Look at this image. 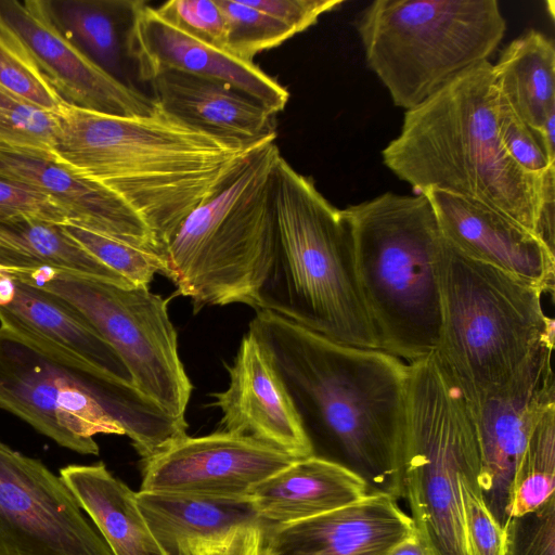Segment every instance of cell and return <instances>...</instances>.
<instances>
[{
	"instance_id": "8",
	"label": "cell",
	"mask_w": 555,
	"mask_h": 555,
	"mask_svg": "<svg viewBox=\"0 0 555 555\" xmlns=\"http://www.w3.org/2000/svg\"><path fill=\"white\" fill-rule=\"evenodd\" d=\"M403 499L429 555H472L461 482L479 475L468 403L436 350L409 363Z\"/></svg>"
},
{
	"instance_id": "5",
	"label": "cell",
	"mask_w": 555,
	"mask_h": 555,
	"mask_svg": "<svg viewBox=\"0 0 555 555\" xmlns=\"http://www.w3.org/2000/svg\"><path fill=\"white\" fill-rule=\"evenodd\" d=\"M363 304L382 351L406 363L438 347L446 238L422 194L386 192L341 209Z\"/></svg>"
},
{
	"instance_id": "41",
	"label": "cell",
	"mask_w": 555,
	"mask_h": 555,
	"mask_svg": "<svg viewBox=\"0 0 555 555\" xmlns=\"http://www.w3.org/2000/svg\"><path fill=\"white\" fill-rule=\"evenodd\" d=\"M387 555H429L416 531L396 545Z\"/></svg>"
},
{
	"instance_id": "19",
	"label": "cell",
	"mask_w": 555,
	"mask_h": 555,
	"mask_svg": "<svg viewBox=\"0 0 555 555\" xmlns=\"http://www.w3.org/2000/svg\"><path fill=\"white\" fill-rule=\"evenodd\" d=\"M0 179L46 195L67 222L157 253L152 232L132 208L52 151L0 144Z\"/></svg>"
},
{
	"instance_id": "13",
	"label": "cell",
	"mask_w": 555,
	"mask_h": 555,
	"mask_svg": "<svg viewBox=\"0 0 555 555\" xmlns=\"http://www.w3.org/2000/svg\"><path fill=\"white\" fill-rule=\"evenodd\" d=\"M0 409L80 454H99V434L125 435L81 379L1 332Z\"/></svg>"
},
{
	"instance_id": "20",
	"label": "cell",
	"mask_w": 555,
	"mask_h": 555,
	"mask_svg": "<svg viewBox=\"0 0 555 555\" xmlns=\"http://www.w3.org/2000/svg\"><path fill=\"white\" fill-rule=\"evenodd\" d=\"M228 372V388L212 393V405L222 412L219 430L257 440L296 459L313 455L284 384L249 333L243 336Z\"/></svg>"
},
{
	"instance_id": "36",
	"label": "cell",
	"mask_w": 555,
	"mask_h": 555,
	"mask_svg": "<svg viewBox=\"0 0 555 555\" xmlns=\"http://www.w3.org/2000/svg\"><path fill=\"white\" fill-rule=\"evenodd\" d=\"M464 519L472 555H502L504 527L494 518L485 503L479 475L461 482Z\"/></svg>"
},
{
	"instance_id": "10",
	"label": "cell",
	"mask_w": 555,
	"mask_h": 555,
	"mask_svg": "<svg viewBox=\"0 0 555 555\" xmlns=\"http://www.w3.org/2000/svg\"><path fill=\"white\" fill-rule=\"evenodd\" d=\"M0 332L90 387L137 452L156 449L171 434L172 417L134 387L117 352L55 295L0 273Z\"/></svg>"
},
{
	"instance_id": "37",
	"label": "cell",
	"mask_w": 555,
	"mask_h": 555,
	"mask_svg": "<svg viewBox=\"0 0 555 555\" xmlns=\"http://www.w3.org/2000/svg\"><path fill=\"white\" fill-rule=\"evenodd\" d=\"M155 9L191 35L227 50L225 21L216 0H172Z\"/></svg>"
},
{
	"instance_id": "1",
	"label": "cell",
	"mask_w": 555,
	"mask_h": 555,
	"mask_svg": "<svg viewBox=\"0 0 555 555\" xmlns=\"http://www.w3.org/2000/svg\"><path fill=\"white\" fill-rule=\"evenodd\" d=\"M247 333L284 384L313 455L352 470L370 493L403 498L409 363L333 341L259 309Z\"/></svg>"
},
{
	"instance_id": "32",
	"label": "cell",
	"mask_w": 555,
	"mask_h": 555,
	"mask_svg": "<svg viewBox=\"0 0 555 555\" xmlns=\"http://www.w3.org/2000/svg\"><path fill=\"white\" fill-rule=\"evenodd\" d=\"M65 231L90 255L133 286L149 287L163 271L160 256L147 248L66 222Z\"/></svg>"
},
{
	"instance_id": "33",
	"label": "cell",
	"mask_w": 555,
	"mask_h": 555,
	"mask_svg": "<svg viewBox=\"0 0 555 555\" xmlns=\"http://www.w3.org/2000/svg\"><path fill=\"white\" fill-rule=\"evenodd\" d=\"M55 113L48 112L0 86V144L53 152Z\"/></svg>"
},
{
	"instance_id": "30",
	"label": "cell",
	"mask_w": 555,
	"mask_h": 555,
	"mask_svg": "<svg viewBox=\"0 0 555 555\" xmlns=\"http://www.w3.org/2000/svg\"><path fill=\"white\" fill-rule=\"evenodd\" d=\"M216 3L225 21V49L241 60L254 62L258 53L275 48L296 35L248 0H216Z\"/></svg>"
},
{
	"instance_id": "24",
	"label": "cell",
	"mask_w": 555,
	"mask_h": 555,
	"mask_svg": "<svg viewBox=\"0 0 555 555\" xmlns=\"http://www.w3.org/2000/svg\"><path fill=\"white\" fill-rule=\"evenodd\" d=\"M370 493L366 482L336 462L309 456L293 462L249 493L266 524H289L351 504Z\"/></svg>"
},
{
	"instance_id": "11",
	"label": "cell",
	"mask_w": 555,
	"mask_h": 555,
	"mask_svg": "<svg viewBox=\"0 0 555 555\" xmlns=\"http://www.w3.org/2000/svg\"><path fill=\"white\" fill-rule=\"evenodd\" d=\"M0 273L51 293L78 311L120 357L134 387L165 413L186 422L192 384L180 360L168 299L149 287L119 286L50 268Z\"/></svg>"
},
{
	"instance_id": "4",
	"label": "cell",
	"mask_w": 555,
	"mask_h": 555,
	"mask_svg": "<svg viewBox=\"0 0 555 555\" xmlns=\"http://www.w3.org/2000/svg\"><path fill=\"white\" fill-rule=\"evenodd\" d=\"M273 193L276 240L253 308L336 343L380 350L358 285L343 210L282 155Z\"/></svg>"
},
{
	"instance_id": "23",
	"label": "cell",
	"mask_w": 555,
	"mask_h": 555,
	"mask_svg": "<svg viewBox=\"0 0 555 555\" xmlns=\"http://www.w3.org/2000/svg\"><path fill=\"white\" fill-rule=\"evenodd\" d=\"M135 500L164 555H199L235 529L264 522L249 496L139 491Z\"/></svg>"
},
{
	"instance_id": "39",
	"label": "cell",
	"mask_w": 555,
	"mask_h": 555,
	"mask_svg": "<svg viewBox=\"0 0 555 555\" xmlns=\"http://www.w3.org/2000/svg\"><path fill=\"white\" fill-rule=\"evenodd\" d=\"M251 5L274 16L295 34L314 25L319 17L339 7L343 0H248Z\"/></svg>"
},
{
	"instance_id": "12",
	"label": "cell",
	"mask_w": 555,
	"mask_h": 555,
	"mask_svg": "<svg viewBox=\"0 0 555 555\" xmlns=\"http://www.w3.org/2000/svg\"><path fill=\"white\" fill-rule=\"evenodd\" d=\"M0 555H114L60 475L1 440Z\"/></svg>"
},
{
	"instance_id": "18",
	"label": "cell",
	"mask_w": 555,
	"mask_h": 555,
	"mask_svg": "<svg viewBox=\"0 0 555 555\" xmlns=\"http://www.w3.org/2000/svg\"><path fill=\"white\" fill-rule=\"evenodd\" d=\"M420 193L457 251L553 293L555 253L538 234L477 201L434 188Z\"/></svg>"
},
{
	"instance_id": "22",
	"label": "cell",
	"mask_w": 555,
	"mask_h": 555,
	"mask_svg": "<svg viewBox=\"0 0 555 555\" xmlns=\"http://www.w3.org/2000/svg\"><path fill=\"white\" fill-rule=\"evenodd\" d=\"M150 83L158 106L210 134L246 144L276 137L275 115L222 81L166 72Z\"/></svg>"
},
{
	"instance_id": "38",
	"label": "cell",
	"mask_w": 555,
	"mask_h": 555,
	"mask_svg": "<svg viewBox=\"0 0 555 555\" xmlns=\"http://www.w3.org/2000/svg\"><path fill=\"white\" fill-rule=\"evenodd\" d=\"M27 216L64 224L68 221L64 210L49 197L0 179V217Z\"/></svg>"
},
{
	"instance_id": "9",
	"label": "cell",
	"mask_w": 555,
	"mask_h": 555,
	"mask_svg": "<svg viewBox=\"0 0 555 555\" xmlns=\"http://www.w3.org/2000/svg\"><path fill=\"white\" fill-rule=\"evenodd\" d=\"M357 30L367 66L409 111L488 61L506 23L496 0H376Z\"/></svg>"
},
{
	"instance_id": "40",
	"label": "cell",
	"mask_w": 555,
	"mask_h": 555,
	"mask_svg": "<svg viewBox=\"0 0 555 555\" xmlns=\"http://www.w3.org/2000/svg\"><path fill=\"white\" fill-rule=\"evenodd\" d=\"M264 526L266 522L240 527L199 555H261Z\"/></svg>"
},
{
	"instance_id": "29",
	"label": "cell",
	"mask_w": 555,
	"mask_h": 555,
	"mask_svg": "<svg viewBox=\"0 0 555 555\" xmlns=\"http://www.w3.org/2000/svg\"><path fill=\"white\" fill-rule=\"evenodd\" d=\"M555 494V404L534 425L515 469L507 518L529 513Z\"/></svg>"
},
{
	"instance_id": "25",
	"label": "cell",
	"mask_w": 555,
	"mask_h": 555,
	"mask_svg": "<svg viewBox=\"0 0 555 555\" xmlns=\"http://www.w3.org/2000/svg\"><path fill=\"white\" fill-rule=\"evenodd\" d=\"M60 477L114 555H164L133 492L103 463L72 464Z\"/></svg>"
},
{
	"instance_id": "28",
	"label": "cell",
	"mask_w": 555,
	"mask_h": 555,
	"mask_svg": "<svg viewBox=\"0 0 555 555\" xmlns=\"http://www.w3.org/2000/svg\"><path fill=\"white\" fill-rule=\"evenodd\" d=\"M46 3L65 37L101 68L122 81L127 33L134 1L46 0Z\"/></svg>"
},
{
	"instance_id": "16",
	"label": "cell",
	"mask_w": 555,
	"mask_h": 555,
	"mask_svg": "<svg viewBox=\"0 0 555 555\" xmlns=\"http://www.w3.org/2000/svg\"><path fill=\"white\" fill-rule=\"evenodd\" d=\"M0 14L23 39L41 75L74 107L115 116H144L153 98L125 83L89 59L53 22L46 0L0 1Z\"/></svg>"
},
{
	"instance_id": "2",
	"label": "cell",
	"mask_w": 555,
	"mask_h": 555,
	"mask_svg": "<svg viewBox=\"0 0 555 555\" xmlns=\"http://www.w3.org/2000/svg\"><path fill=\"white\" fill-rule=\"evenodd\" d=\"M55 116L53 153L132 208L159 256L185 218L228 186L264 141L276 138L230 141L157 104L149 115L126 117L64 103Z\"/></svg>"
},
{
	"instance_id": "34",
	"label": "cell",
	"mask_w": 555,
	"mask_h": 555,
	"mask_svg": "<svg viewBox=\"0 0 555 555\" xmlns=\"http://www.w3.org/2000/svg\"><path fill=\"white\" fill-rule=\"evenodd\" d=\"M502 555H555V494L538 508L508 517Z\"/></svg>"
},
{
	"instance_id": "14",
	"label": "cell",
	"mask_w": 555,
	"mask_h": 555,
	"mask_svg": "<svg viewBox=\"0 0 555 555\" xmlns=\"http://www.w3.org/2000/svg\"><path fill=\"white\" fill-rule=\"evenodd\" d=\"M554 346L544 347L501 392L467 402L476 428L479 486L486 505L504 527L516 466L542 414L555 404Z\"/></svg>"
},
{
	"instance_id": "35",
	"label": "cell",
	"mask_w": 555,
	"mask_h": 555,
	"mask_svg": "<svg viewBox=\"0 0 555 555\" xmlns=\"http://www.w3.org/2000/svg\"><path fill=\"white\" fill-rule=\"evenodd\" d=\"M496 128L505 153L521 169L530 173L543 176L550 169L555 168V165L548 162L535 134L499 93Z\"/></svg>"
},
{
	"instance_id": "21",
	"label": "cell",
	"mask_w": 555,
	"mask_h": 555,
	"mask_svg": "<svg viewBox=\"0 0 555 555\" xmlns=\"http://www.w3.org/2000/svg\"><path fill=\"white\" fill-rule=\"evenodd\" d=\"M414 532L395 496L372 492L311 518L266 524L261 555H387Z\"/></svg>"
},
{
	"instance_id": "27",
	"label": "cell",
	"mask_w": 555,
	"mask_h": 555,
	"mask_svg": "<svg viewBox=\"0 0 555 555\" xmlns=\"http://www.w3.org/2000/svg\"><path fill=\"white\" fill-rule=\"evenodd\" d=\"M493 80L498 93L538 139L555 111L553 40L534 29L514 39L493 65Z\"/></svg>"
},
{
	"instance_id": "3",
	"label": "cell",
	"mask_w": 555,
	"mask_h": 555,
	"mask_svg": "<svg viewBox=\"0 0 555 555\" xmlns=\"http://www.w3.org/2000/svg\"><path fill=\"white\" fill-rule=\"evenodd\" d=\"M496 103L493 64L483 61L405 111L399 135L382 151L383 163L415 194L434 188L477 201L542 238V219L555 199V168L534 175L508 157L498 134Z\"/></svg>"
},
{
	"instance_id": "6",
	"label": "cell",
	"mask_w": 555,
	"mask_h": 555,
	"mask_svg": "<svg viewBox=\"0 0 555 555\" xmlns=\"http://www.w3.org/2000/svg\"><path fill=\"white\" fill-rule=\"evenodd\" d=\"M543 294L446 241L436 352L467 402L501 392L540 350L554 346Z\"/></svg>"
},
{
	"instance_id": "15",
	"label": "cell",
	"mask_w": 555,
	"mask_h": 555,
	"mask_svg": "<svg viewBox=\"0 0 555 555\" xmlns=\"http://www.w3.org/2000/svg\"><path fill=\"white\" fill-rule=\"evenodd\" d=\"M296 459L257 440L218 430L188 435L143 461L140 491L247 498Z\"/></svg>"
},
{
	"instance_id": "7",
	"label": "cell",
	"mask_w": 555,
	"mask_h": 555,
	"mask_svg": "<svg viewBox=\"0 0 555 555\" xmlns=\"http://www.w3.org/2000/svg\"><path fill=\"white\" fill-rule=\"evenodd\" d=\"M275 138L264 141L219 194L192 211L162 253L163 271L194 312L254 305L276 240Z\"/></svg>"
},
{
	"instance_id": "17",
	"label": "cell",
	"mask_w": 555,
	"mask_h": 555,
	"mask_svg": "<svg viewBox=\"0 0 555 555\" xmlns=\"http://www.w3.org/2000/svg\"><path fill=\"white\" fill-rule=\"evenodd\" d=\"M127 55L143 81L166 72L216 79L251 96L274 115L289 99V92L254 62L191 35L142 1H134Z\"/></svg>"
},
{
	"instance_id": "31",
	"label": "cell",
	"mask_w": 555,
	"mask_h": 555,
	"mask_svg": "<svg viewBox=\"0 0 555 555\" xmlns=\"http://www.w3.org/2000/svg\"><path fill=\"white\" fill-rule=\"evenodd\" d=\"M0 86L48 112L64 104L41 75L29 49L0 14Z\"/></svg>"
},
{
	"instance_id": "26",
	"label": "cell",
	"mask_w": 555,
	"mask_h": 555,
	"mask_svg": "<svg viewBox=\"0 0 555 555\" xmlns=\"http://www.w3.org/2000/svg\"><path fill=\"white\" fill-rule=\"evenodd\" d=\"M40 268L133 286L90 255L63 224L27 216L0 217V271Z\"/></svg>"
}]
</instances>
